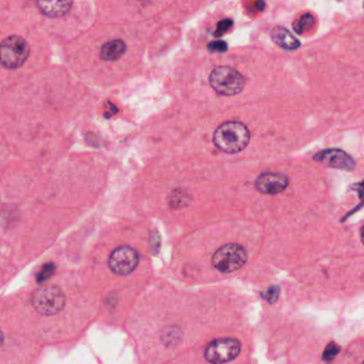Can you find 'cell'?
I'll return each instance as SVG.
<instances>
[{
    "label": "cell",
    "mask_w": 364,
    "mask_h": 364,
    "mask_svg": "<svg viewBox=\"0 0 364 364\" xmlns=\"http://www.w3.org/2000/svg\"><path fill=\"white\" fill-rule=\"evenodd\" d=\"M315 24V18L312 14L305 13L301 16L299 20H297L296 22H294L293 24V27H294V30L296 31L298 35H303V33L309 31L312 27Z\"/></svg>",
    "instance_id": "obj_13"
},
{
    "label": "cell",
    "mask_w": 364,
    "mask_h": 364,
    "mask_svg": "<svg viewBox=\"0 0 364 364\" xmlns=\"http://www.w3.org/2000/svg\"><path fill=\"white\" fill-rule=\"evenodd\" d=\"M32 305L43 315H56L63 310L66 305V296L59 286H41L33 293Z\"/></svg>",
    "instance_id": "obj_4"
},
{
    "label": "cell",
    "mask_w": 364,
    "mask_h": 364,
    "mask_svg": "<svg viewBox=\"0 0 364 364\" xmlns=\"http://www.w3.org/2000/svg\"><path fill=\"white\" fill-rule=\"evenodd\" d=\"M126 44L122 40H112L108 41L99 51V57L102 60L107 62L116 61L126 54Z\"/></svg>",
    "instance_id": "obj_11"
},
{
    "label": "cell",
    "mask_w": 364,
    "mask_h": 364,
    "mask_svg": "<svg viewBox=\"0 0 364 364\" xmlns=\"http://www.w3.org/2000/svg\"><path fill=\"white\" fill-rule=\"evenodd\" d=\"M72 1H37L40 11L51 18L66 16L72 7Z\"/></svg>",
    "instance_id": "obj_12"
},
{
    "label": "cell",
    "mask_w": 364,
    "mask_h": 364,
    "mask_svg": "<svg viewBox=\"0 0 364 364\" xmlns=\"http://www.w3.org/2000/svg\"><path fill=\"white\" fill-rule=\"evenodd\" d=\"M362 364H364V361H363V362H362Z\"/></svg>",
    "instance_id": "obj_19"
},
{
    "label": "cell",
    "mask_w": 364,
    "mask_h": 364,
    "mask_svg": "<svg viewBox=\"0 0 364 364\" xmlns=\"http://www.w3.org/2000/svg\"><path fill=\"white\" fill-rule=\"evenodd\" d=\"M339 351H340V348H339L338 345H328L327 349L325 351V358L327 357L329 360L332 359L334 356L338 355Z\"/></svg>",
    "instance_id": "obj_17"
},
{
    "label": "cell",
    "mask_w": 364,
    "mask_h": 364,
    "mask_svg": "<svg viewBox=\"0 0 364 364\" xmlns=\"http://www.w3.org/2000/svg\"><path fill=\"white\" fill-rule=\"evenodd\" d=\"M214 145L226 154H235L246 149L250 141V132L244 123L229 121L214 133Z\"/></svg>",
    "instance_id": "obj_1"
},
{
    "label": "cell",
    "mask_w": 364,
    "mask_h": 364,
    "mask_svg": "<svg viewBox=\"0 0 364 364\" xmlns=\"http://www.w3.org/2000/svg\"><path fill=\"white\" fill-rule=\"evenodd\" d=\"M232 20L226 18V20H220V22L218 23L217 28H216L215 32H214V35H215V37H222V35H224L226 31L230 30V29L232 28Z\"/></svg>",
    "instance_id": "obj_14"
},
{
    "label": "cell",
    "mask_w": 364,
    "mask_h": 364,
    "mask_svg": "<svg viewBox=\"0 0 364 364\" xmlns=\"http://www.w3.org/2000/svg\"><path fill=\"white\" fill-rule=\"evenodd\" d=\"M289 186V178L281 172L266 171L255 181V188L264 195H278Z\"/></svg>",
    "instance_id": "obj_9"
},
{
    "label": "cell",
    "mask_w": 364,
    "mask_h": 364,
    "mask_svg": "<svg viewBox=\"0 0 364 364\" xmlns=\"http://www.w3.org/2000/svg\"><path fill=\"white\" fill-rule=\"evenodd\" d=\"M360 237H361L362 244L364 245V226L361 228V232H360Z\"/></svg>",
    "instance_id": "obj_18"
},
{
    "label": "cell",
    "mask_w": 364,
    "mask_h": 364,
    "mask_svg": "<svg viewBox=\"0 0 364 364\" xmlns=\"http://www.w3.org/2000/svg\"><path fill=\"white\" fill-rule=\"evenodd\" d=\"M30 54V47L26 40L18 35L6 37L0 45V61L4 68L16 70L24 66Z\"/></svg>",
    "instance_id": "obj_3"
},
{
    "label": "cell",
    "mask_w": 364,
    "mask_h": 364,
    "mask_svg": "<svg viewBox=\"0 0 364 364\" xmlns=\"http://www.w3.org/2000/svg\"><path fill=\"white\" fill-rule=\"evenodd\" d=\"M210 84L219 95L233 97L244 90L245 78L230 66H218L210 75Z\"/></svg>",
    "instance_id": "obj_2"
},
{
    "label": "cell",
    "mask_w": 364,
    "mask_h": 364,
    "mask_svg": "<svg viewBox=\"0 0 364 364\" xmlns=\"http://www.w3.org/2000/svg\"><path fill=\"white\" fill-rule=\"evenodd\" d=\"M263 297L268 303H274L279 297V288L272 286V288L268 289L267 292L265 293V295H263Z\"/></svg>",
    "instance_id": "obj_16"
},
{
    "label": "cell",
    "mask_w": 364,
    "mask_h": 364,
    "mask_svg": "<svg viewBox=\"0 0 364 364\" xmlns=\"http://www.w3.org/2000/svg\"><path fill=\"white\" fill-rule=\"evenodd\" d=\"M272 39L278 47L286 51H295L301 47L298 40L282 26H276L272 30Z\"/></svg>",
    "instance_id": "obj_10"
},
{
    "label": "cell",
    "mask_w": 364,
    "mask_h": 364,
    "mask_svg": "<svg viewBox=\"0 0 364 364\" xmlns=\"http://www.w3.org/2000/svg\"><path fill=\"white\" fill-rule=\"evenodd\" d=\"M241 344L233 338H220L212 341L207 348L205 356L207 361L213 364L228 363L238 357Z\"/></svg>",
    "instance_id": "obj_6"
},
{
    "label": "cell",
    "mask_w": 364,
    "mask_h": 364,
    "mask_svg": "<svg viewBox=\"0 0 364 364\" xmlns=\"http://www.w3.org/2000/svg\"><path fill=\"white\" fill-rule=\"evenodd\" d=\"M138 263V253L128 246H121L114 249L108 260L110 269L119 276H128L132 274L136 269Z\"/></svg>",
    "instance_id": "obj_7"
},
{
    "label": "cell",
    "mask_w": 364,
    "mask_h": 364,
    "mask_svg": "<svg viewBox=\"0 0 364 364\" xmlns=\"http://www.w3.org/2000/svg\"><path fill=\"white\" fill-rule=\"evenodd\" d=\"M314 159L320 163L336 169L347 170L351 171L355 169L356 162L346 152L338 149H327L318 152Z\"/></svg>",
    "instance_id": "obj_8"
},
{
    "label": "cell",
    "mask_w": 364,
    "mask_h": 364,
    "mask_svg": "<svg viewBox=\"0 0 364 364\" xmlns=\"http://www.w3.org/2000/svg\"><path fill=\"white\" fill-rule=\"evenodd\" d=\"M211 53H224L228 51V44L224 41H214L211 42L207 47Z\"/></svg>",
    "instance_id": "obj_15"
},
{
    "label": "cell",
    "mask_w": 364,
    "mask_h": 364,
    "mask_svg": "<svg viewBox=\"0 0 364 364\" xmlns=\"http://www.w3.org/2000/svg\"><path fill=\"white\" fill-rule=\"evenodd\" d=\"M246 249L238 244H226L220 247L212 257L214 267L224 274L237 272L246 264Z\"/></svg>",
    "instance_id": "obj_5"
}]
</instances>
